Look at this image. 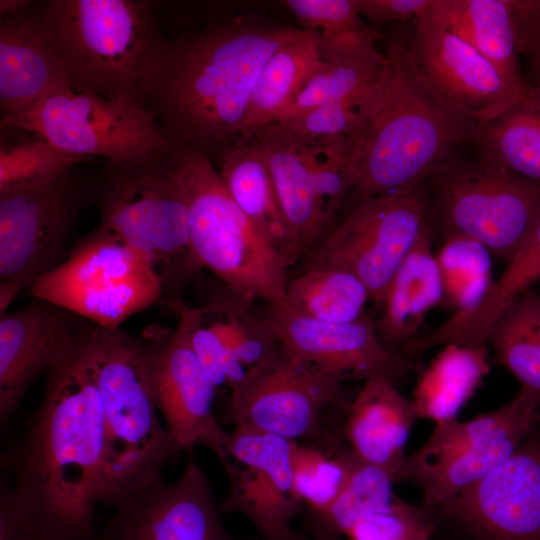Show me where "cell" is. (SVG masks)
I'll return each mask as SVG.
<instances>
[{"label": "cell", "instance_id": "1", "mask_svg": "<svg viewBox=\"0 0 540 540\" xmlns=\"http://www.w3.org/2000/svg\"><path fill=\"white\" fill-rule=\"evenodd\" d=\"M103 468L101 398L79 336L47 373L31 423L1 461L30 538L93 540Z\"/></svg>", "mask_w": 540, "mask_h": 540}, {"label": "cell", "instance_id": "2", "mask_svg": "<svg viewBox=\"0 0 540 540\" xmlns=\"http://www.w3.org/2000/svg\"><path fill=\"white\" fill-rule=\"evenodd\" d=\"M301 30L241 14L165 39L145 72L139 101L176 147L218 156L245 131L265 62Z\"/></svg>", "mask_w": 540, "mask_h": 540}, {"label": "cell", "instance_id": "3", "mask_svg": "<svg viewBox=\"0 0 540 540\" xmlns=\"http://www.w3.org/2000/svg\"><path fill=\"white\" fill-rule=\"evenodd\" d=\"M386 56L348 146L355 202L421 185L473 145L479 127L433 89L400 37H392Z\"/></svg>", "mask_w": 540, "mask_h": 540}, {"label": "cell", "instance_id": "4", "mask_svg": "<svg viewBox=\"0 0 540 540\" xmlns=\"http://www.w3.org/2000/svg\"><path fill=\"white\" fill-rule=\"evenodd\" d=\"M80 344L102 404L104 468L100 504L115 507L161 477L164 468L175 463L183 450L160 419L142 336L85 320Z\"/></svg>", "mask_w": 540, "mask_h": 540}, {"label": "cell", "instance_id": "5", "mask_svg": "<svg viewBox=\"0 0 540 540\" xmlns=\"http://www.w3.org/2000/svg\"><path fill=\"white\" fill-rule=\"evenodd\" d=\"M41 18L70 90L140 103L145 72L165 41L150 2L52 0Z\"/></svg>", "mask_w": 540, "mask_h": 540}, {"label": "cell", "instance_id": "6", "mask_svg": "<svg viewBox=\"0 0 540 540\" xmlns=\"http://www.w3.org/2000/svg\"><path fill=\"white\" fill-rule=\"evenodd\" d=\"M177 179L189 211L191 249L238 301H283L291 266L280 250L243 213L211 159L191 148L172 151Z\"/></svg>", "mask_w": 540, "mask_h": 540}, {"label": "cell", "instance_id": "7", "mask_svg": "<svg viewBox=\"0 0 540 540\" xmlns=\"http://www.w3.org/2000/svg\"><path fill=\"white\" fill-rule=\"evenodd\" d=\"M172 151L124 162L107 161L94 203L100 223L159 274L163 301L169 306L181 301L182 283L202 269L192 253L189 211Z\"/></svg>", "mask_w": 540, "mask_h": 540}, {"label": "cell", "instance_id": "8", "mask_svg": "<svg viewBox=\"0 0 540 540\" xmlns=\"http://www.w3.org/2000/svg\"><path fill=\"white\" fill-rule=\"evenodd\" d=\"M443 236L473 239L508 262L540 218V184L477 150L461 153L425 181Z\"/></svg>", "mask_w": 540, "mask_h": 540}, {"label": "cell", "instance_id": "9", "mask_svg": "<svg viewBox=\"0 0 540 540\" xmlns=\"http://www.w3.org/2000/svg\"><path fill=\"white\" fill-rule=\"evenodd\" d=\"M25 295L113 329L163 301V283L142 255L100 223Z\"/></svg>", "mask_w": 540, "mask_h": 540}, {"label": "cell", "instance_id": "10", "mask_svg": "<svg viewBox=\"0 0 540 540\" xmlns=\"http://www.w3.org/2000/svg\"><path fill=\"white\" fill-rule=\"evenodd\" d=\"M540 403L520 388L500 408L475 418L437 424L428 440L406 456L396 482L415 485L423 505L454 497L505 462L535 428Z\"/></svg>", "mask_w": 540, "mask_h": 540}, {"label": "cell", "instance_id": "11", "mask_svg": "<svg viewBox=\"0 0 540 540\" xmlns=\"http://www.w3.org/2000/svg\"><path fill=\"white\" fill-rule=\"evenodd\" d=\"M97 184L74 168L40 188L0 194V315L67 258Z\"/></svg>", "mask_w": 540, "mask_h": 540}, {"label": "cell", "instance_id": "12", "mask_svg": "<svg viewBox=\"0 0 540 540\" xmlns=\"http://www.w3.org/2000/svg\"><path fill=\"white\" fill-rule=\"evenodd\" d=\"M1 126L35 134L71 154L124 162L176 148L143 104L63 90L41 98Z\"/></svg>", "mask_w": 540, "mask_h": 540}, {"label": "cell", "instance_id": "13", "mask_svg": "<svg viewBox=\"0 0 540 540\" xmlns=\"http://www.w3.org/2000/svg\"><path fill=\"white\" fill-rule=\"evenodd\" d=\"M344 380L283 350L266 365L248 372L230 392L226 416L234 426L271 433L291 441H306L335 452L341 441L322 421L332 407L348 410L351 401Z\"/></svg>", "mask_w": 540, "mask_h": 540}, {"label": "cell", "instance_id": "14", "mask_svg": "<svg viewBox=\"0 0 540 540\" xmlns=\"http://www.w3.org/2000/svg\"><path fill=\"white\" fill-rule=\"evenodd\" d=\"M429 208L425 182L405 192L358 200L308 258L307 267L348 270L364 283L372 300L382 303L429 220Z\"/></svg>", "mask_w": 540, "mask_h": 540}, {"label": "cell", "instance_id": "15", "mask_svg": "<svg viewBox=\"0 0 540 540\" xmlns=\"http://www.w3.org/2000/svg\"><path fill=\"white\" fill-rule=\"evenodd\" d=\"M427 508L441 540H540V431L487 476Z\"/></svg>", "mask_w": 540, "mask_h": 540}, {"label": "cell", "instance_id": "16", "mask_svg": "<svg viewBox=\"0 0 540 540\" xmlns=\"http://www.w3.org/2000/svg\"><path fill=\"white\" fill-rule=\"evenodd\" d=\"M151 387L164 425L185 452L211 450L224 467L229 432L213 411L216 387L180 323L174 329L151 325L142 333Z\"/></svg>", "mask_w": 540, "mask_h": 540}, {"label": "cell", "instance_id": "17", "mask_svg": "<svg viewBox=\"0 0 540 540\" xmlns=\"http://www.w3.org/2000/svg\"><path fill=\"white\" fill-rule=\"evenodd\" d=\"M294 442L244 426L229 433L230 461L223 467L229 490L220 510L245 516L260 540H288L292 521L304 513L293 486Z\"/></svg>", "mask_w": 540, "mask_h": 540}, {"label": "cell", "instance_id": "18", "mask_svg": "<svg viewBox=\"0 0 540 540\" xmlns=\"http://www.w3.org/2000/svg\"><path fill=\"white\" fill-rule=\"evenodd\" d=\"M208 477L190 458L173 483L158 477L115 506L93 540H235Z\"/></svg>", "mask_w": 540, "mask_h": 540}, {"label": "cell", "instance_id": "19", "mask_svg": "<svg viewBox=\"0 0 540 540\" xmlns=\"http://www.w3.org/2000/svg\"><path fill=\"white\" fill-rule=\"evenodd\" d=\"M260 319L285 353L344 381L381 378L398 387L410 374L411 362L382 343L366 315L352 322H325L269 304Z\"/></svg>", "mask_w": 540, "mask_h": 540}, {"label": "cell", "instance_id": "20", "mask_svg": "<svg viewBox=\"0 0 540 540\" xmlns=\"http://www.w3.org/2000/svg\"><path fill=\"white\" fill-rule=\"evenodd\" d=\"M407 45L433 89L479 126L511 107L526 87L511 83L476 49L427 15L415 20Z\"/></svg>", "mask_w": 540, "mask_h": 540}, {"label": "cell", "instance_id": "21", "mask_svg": "<svg viewBox=\"0 0 540 540\" xmlns=\"http://www.w3.org/2000/svg\"><path fill=\"white\" fill-rule=\"evenodd\" d=\"M84 319L40 298L0 315V421L20 409L25 394L77 343Z\"/></svg>", "mask_w": 540, "mask_h": 540}, {"label": "cell", "instance_id": "22", "mask_svg": "<svg viewBox=\"0 0 540 540\" xmlns=\"http://www.w3.org/2000/svg\"><path fill=\"white\" fill-rule=\"evenodd\" d=\"M246 131L265 153L296 260L302 256L308 259L336 226V215L321 198L292 133L278 123Z\"/></svg>", "mask_w": 540, "mask_h": 540}, {"label": "cell", "instance_id": "23", "mask_svg": "<svg viewBox=\"0 0 540 540\" xmlns=\"http://www.w3.org/2000/svg\"><path fill=\"white\" fill-rule=\"evenodd\" d=\"M70 89L49 42L41 12L29 8L0 22L1 118L19 114L50 94Z\"/></svg>", "mask_w": 540, "mask_h": 540}, {"label": "cell", "instance_id": "24", "mask_svg": "<svg viewBox=\"0 0 540 540\" xmlns=\"http://www.w3.org/2000/svg\"><path fill=\"white\" fill-rule=\"evenodd\" d=\"M531 1L432 0L428 13L490 61L511 83L524 88L522 36Z\"/></svg>", "mask_w": 540, "mask_h": 540}, {"label": "cell", "instance_id": "25", "mask_svg": "<svg viewBox=\"0 0 540 540\" xmlns=\"http://www.w3.org/2000/svg\"><path fill=\"white\" fill-rule=\"evenodd\" d=\"M346 412L343 434L349 448L361 460L385 469L396 479L418 419L411 399L391 382L372 378L364 381Z\"/></svg>", "mask_w": 540, "mask_h": 540}, {"label": "cell", "instance_id": "26", "mask_svg": "<svg viewBox=\"0 0 540 540\" xmlns=\"http://www.w3.org/2000/svg\"><path fill=\"white\" fill-rule=\"evenodd\" d=\"M318 35L321 63L276 122L328 102L362 104L387 63L375 48L377 34L368 28Z\"/></svg>", "mask_w": 540, "mask_h": 540}, {"label": "cell", "instance_id": "27", "mask_svg": "<svg viewBox=\"0 0 540 540\" xmlns=\"http://www.w3.org/2000/svg\"><path fill=\"white\" fill-rule=\"evenodd\" d=\"M430 220L393 276L383 298V312L374 322L382 343L398 352L418 337L427 313L443 300L442 279L432 252Z\"/></svg>", "mask_w": 540, "mask_h": 540}, {"label": "cell", "instance_id": "28", "mask_svg": "<svg viewBox=\"0 0 540 540\" xmlns=\"http://www.w3.org/2000/svg\"><path fill=\"white\" fill-rule=\"evenodd\" d=\"M217 157L219 174L232 199L293 265L297 260L292 240L258 142L245 131Z\"/></svg>", "mask_w": 540, "mask_h": 540}, {"label": "cell", "instance_id": "29", "mask_svg": "<svg viewBox=\"0 0 540 540\" xmlns=\"http://www.w3.org/2000/svg\"><path fill=\"white\" fill-rule=\"evenodd\" d=\"M489 372L486 347L450 344L422 372L411 399L418 419L456 420Z\"/></svg>", "mask_w": 540, "mask_h": 540}, {"label": "cell", "instance_id": "30", "mask_svg": "<svg viewBox=\"0 0 540 540\" xmlns=\"http://www.w3.org/2000/svg\"><path fill=\"white\" fill-rule=\"evenodd\" d=\"M318 33L302 29L265 62L248 108L245 131L275 123L321 63Z\"/></svg>", "mask_w": 540, "mask_h": 540}, {"label": "cell", "instance_id": "31", "mask_svg": "<svg viewBox=\"0 0 540 540\" xmlns=\"http://www.w3.org/2000/svg\"><path fill=\"white\" fill-rule=\"evenodd\" d=\"M473 145L510 172L540 184V81L506 111L478 127Z\"/></svg>", "mask_w": 540, "mask_h": 540}, {"label": "cell", "instance_id": "32", "mask_svg": "<svg viewBox=\"0 0 540 540\" xmlns=\"http://www.w3.org/2000/svg\"><path fill=\"white\" fill-rule=\"evenodd\" d=\"M394 477L349 450L348 475L337 497L325 508L304 511L306 531L314 540H339L361 520L390 505L397 495Z\"/></svg>", "mask_w": 540, "mask_h": 540}, {"label": "cell", "instance_id": "33", "mask_svg": "<svg viewBox=\"0 0 540 540\" xmlns=\"http://www.w3.org/2000/svg\"><path fill=\"white\" fill-rule=\"evenodd\" d=\"M371 299L364 283L352 272L331 266L307 267L288 282L284 299L275 304L314 320L344 323L364 316Z\"/></svg>", "mask_w": 540, "mask_h": 540}, {"label": "cell", "instance_id": "34", "mask_svg": "<svg viewBox=\"0 0 540 540\" xmlns=\"http://www.w3.org/2000/svg\"><path fill=\"white\" fill-rule=\"evenodd\" d=\"M496 360L540 403V294L518 295L493 325L488 338Z\"/></svg>", "mask_w": 540, "mask_h": 540}, {"label": "cell", "instance_id": "35", "mask_svg": "<svg viewBox=\"0 0 540 540\" xmlns=\"http://www.w3.org/2000/svg\"><path fill=\"white\" fill-rule=\"evenodd\" d=\"M436 259L442 279L443 300L454 309V313L476 306L493 283L491 254L473 239L445 237Z\"/></svg>", "mask_w": 540, "mask_h": 540}, {"label": "cell", "instance_id": "36", "mask_svg": "<svg viewBox=\"0 0 540 540\" xmlns=\"http://www.w3.org/2000/svg\"><path fill=\"white\" fill-rule=\"evenodd\" d=\"M93 159L66 152L37 137L32 141L0 144V194L40 188L79 163Z\"/></svg>", "mask_w": 540, "mask_h": 540}, {"label": "cell", "instance_id": "37", "mask_svg": "<svg viewBox=\"0 0 540 540\" xmlns=\"http://www.w3.org/2000/svg\"><path fill=\"white\" fill-rule=\"evenodd\" d=\"M349 450L342 445L330 452L314 444L294 442L293 486L305 510H321L340 493L348 475Z\"/></svg>", "mask_w": 540, "mask_h": 540}, {"label": "cell", "instance_id": "38", "mask_svg": "<svg viewBox=\"0 0 540 540\" xmlns=\"http://www.w3.org/2000/svg\"><path fill=\"white\" fill-rule=\"evenodd\" d=\"M297 140L321 198L328 210L336 215L355 186L347 143L342 140L322 143Z\"/></svg>", "mask_w": 540, "mask_h": 540}, {"label": "cell", "instance_id": "39", "mask_svg": "<svg viewBox=\"0 0 540 540\" xmlns=\"http://www.w3.org/2000/svg\"><path fill=\"white\" fill-rule=\"evenodd\" d=\"M436 524L430 510L412 505L398 496L387 507L357 523L349 540H432Z\"/></svg>", "mask_w": 540, "mask_h": 540}, {"label": "cell", "instance_id": "40", "mask_svg": "<svg viewBox=\"0 0 540 540\" xmlns=\"http://www.w3.org/2000/svg\"><path fill=\"white\" fill-rule=\"evenodd\" d=\"M361 106L349 102H328L275 123L306 142L342 140L348 147L360 125Z\"/></svg>", "mask_w": 540, "mask_h": 540}, {"label": "cell", "instance_id": "41", "mask_svg": "<svg viewBox=\"0 0 540 540\" xmlns=\"http://www.w3.org/2000/svg\"><path fill=\"white\" fill-rule=\"evenodd\" d=\"M288 10L302 29L330 36L367 29L357 0H287Z\"/></svg>", "mask_w": 540, "mask_h": 540}, {"label": "cell", "instance_id": "42", "mask_svg": "<svg viewBox=\"0 0 540 540\" xmlns=\"http://www.w3.org/2000/svg\"><path fill=\"white\" fill-rule=\"evenodd\" d=\"M359 13L377 24L406 22L425 16L432 0H357Z\"/></svg>", "mask_w": 540, "mask_h": 540}, {"label": "cell", "instance_id": "43", "mask_svg": "<svg viewBox=\"0 0 540 540\" xmlns=\"http://www.w3.org/2000/svg\"><path fill=\"white\" fill-rule=\"evenodd\" d=\"M30 537L26 517L4 478L0 487V540H29Z\"/></svg>", "mask_w": 540, "mask_h": 540}, {"label": "cell", "instance_id": "44", "mask_svg": "<svg viewBox=\"0 0 540 540\" xmlns=\"http://www.w3.org/2000/svg\"><path fill=\"white\" fill-rule=\"evenodd\" d=\"M522 54H527L540 81V1H533L525 26Z\"/></svg>", "mask_w": 540, "mask_h": 540}, {"label": "cell", "instance_id": "45", "mask_svg": "<svg viewBox=\"0 0 540 540\" xmlns=\"http://www.w3.org/2000/svg\"><path fill=\"white\" fill-rule=\"evenodd\" d=\"M30 1L27 0H1L0 14L3 17L19 14L30 7Z\"/></svg>", "mask_w": 540, "mask_h": 540}, {"label": "cell", "instance_id": "46", "mask_svg": "<svg viewBox=\"0 0 540 540\" xmlns=\"http://www.w3.org/2000/svg\"><path fill=\"white\" fill-rule=\"evenodd\" d=\"M288 540H314V539L309 537L308 535L301 534L294 531Z\"/></svg>", "mask_w": 540, "mask_h": 540}, {"label": "cell", "instance_id": "47", "mask_svg": "<svg viewBox=\"0 0 540 540\" xmlns=\"http://www.w3.org/2000/svg\"><path fill=\"white\" fill-rule=\"evenodd\" d=\"M246 540H260V538H259V537H256V538H248V539H246Z\"/></svg>", "mask_w": 540, "mask_h": 540}, {"label": "cell", "instance_id": "48", "mask_svg": "<svg viewBox=\"0 0 540 540\" xmlns=\"http://www.w3.org/2000/svg\"><path fill=\"white\" fill-rule=\"evenodd\" d=\"M29 540H33V539L29 538Z\"/></svg>", "mask_w": 540, "mask_h": 540}]
</instances>
